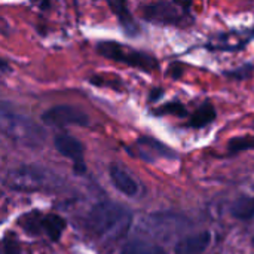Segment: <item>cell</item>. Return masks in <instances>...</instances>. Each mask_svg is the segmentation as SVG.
I'll use <instances>...</instances> for the list:
<instances>
[{
  "instance_id": "9c48e42d",
  "label": "cell",
  "mask_w": 254,
  "mask_h": 254,
  "mask_svg": "<svg viewBox=\"0 0 254 254\" xmlns=\"http://www.w3.org/2000/svg\"><path fill=\"white\" fill-rule=\"evenodd\" d=\"M65 220L61 217V216H57V214H48V216H43V220H42V231L54 241H60L63 232L65 231Z\"/></svg>"
},
{
  "instance_id": "ba28073f",
  "label": "cell",
  "mask_w": 254,
  "mask_h": 254,
  "mask_svg": "<svg viewBox=\"0 0 254 254\" xmlns=\"http://www.w3.org/2000/svg\"><path fill=\"white\" fill-rule=\"evenodd\" d=\"M109 6L112 7V10L115 12L119 24L122 25V28L129 34V36H135L138 33V25L134 19V16L131 15L127 3L124 1H109Z\"/></svg>"
},
{
  "instance_id": "8992f818",
  "label": "cell",
  "mask_w": 254,
  "mask_h": 254,
  "mask_svg": "<svg viewBox=\"0 0 254 254\" xmlns=\"http://www.w3.org/2000/svg\"><path fill=\"white\" fill-rule=\"evenodd\" d=\"M211 243V234L207 231L189 235L176 244V254H202Z\"/></svg>"
},
{
  "instance_id": "ffe728a7",
  "label": "cell",
  "mask_w": 254,
  "mask_h": 254,
  "mask_svg": "<svg viewBox=\"0 0 254 254\" xmlns=\"http://www.w3.org/2000/svg\"><path fill=\"white\" fill-rule=\"evenodd\" d=\"M253 246H254V237H253Z\"/></svg>"
},
{
  "instance_id": "4fadbf2b",
  "label": "cell",
  "mask_w": 254,
  "mask_h": 254,
  "mask_svg": "<svg viewBox=\"0 0 254 254\" xmlns=\"http://www.w3.org/2000/svg\"><path fill=\"white\" fill-rule=\"evenodd\" d=\"M42 220H43V216L39 211H33V213L24 214V217L19 219V225L25 232H28L31 235H39L40 232H43Z\"/></svg>"
},
{
  "instance_id": "d6986e66",
  "label": "cell",
  "mask_w": 254,
  "mask_h": 254,
  "mask_svg": "<svg viewBox=\"0 0 254 254\" xmlns=\"http://www.w3.org/2000/svg\"><path fill=\"white\" fill-rule=\"evenodd\" d=\"M0 71H10V65L3 60V58H0Z\"/></svg>"
},
{
  "instance_id": "52a82bcc",
  "label": "cell",
  "mask_w": 254,
  "mask_h": 254,
  "mask_svg": "<svg viewBox=\"0 0 254 254\" xmlns=\"http://www.w3.org/2000/svg\"><path fill=\"white\" fill-rule=\"evenodd\" d=\"M109 173H110L112 183L115 185V188L119 192H122L127 196H135L138 193V185H137V182L124 168H121L119 165L113 164L110 167Z\"/></svg>"
},
{
  "instance_id": "9a60e30c",
  "label": "cell",
  "mask_w": 254,
  "mask_h": 254,
  "mask_svg": "<svg viewBox=\"0 0 254 254\" xmlns=\"http://www.w3.org/2000/svg\"><path fill=\"white\" fill-rule=\"evenodd\" d=\"M138 144L140 146H144V147H149V149H152L153 152H156V153H159L162 156H171V155H174L167 146H164L162 143H159L158 140H153L150 137H141L138 140Z\"/></svg>"
},
{
  "instance_id": "5bb4252c",
  "label": "cell",
  "mask_w": 254,
  "mask_h": 254,
  "mask_svg": "<svg viewBox=\"0 0 254 254\" xmlns=\"http://www.w3.org/2000/svg\"><path fill=\"white\" fill-rule=\"evenodd\" d=\"M229 150L232 153H238L243 150H254V137L244 135V137H235L229 141Z\"/></svg>"
},
{
  "instance_id": "e0dca14e",
  "label": "cell",
  "mask_w": 254,
  "mask_h": 254,
  "mask_svg": "<svg viewBox=\"0 0 254 254\" xmlns=\"http://www.w3.org/2000/svg\"><path fill=\"white\" fill-rule=\"evenodd\" d=\"M6 254H19L18 244H16V241L12 240V238H7V240H6Z\"/></svg>"
},
{
  "instance_id": "6da1fadb",
  "label": "cell",
  "mask_w": 254,
  "mask_h": 254,
  "mask_svg": "<svg viewBox=\"0 0 254 254\" xmlns=\"http://www.w3.org/2000/svg\"><path fill=\"white\" fill-rule=\"evenodd\" d=\"M88 228L98 237L118 240L125 235L131 225V213L116 202H100L86 217Z\"/></svg>"
},
{
  "instance_id": "5b68a950",
  "label": "cell",
  "mask_w": 254,
  "mask_h": 254,
  "mask_svg": "<svg viewBox=\"0 0 254 254\" xmlns=\"http://www.w3.org/2000/svg\"><path fill=\"white\" fill-rule=\"evenodd\" d=\"M55 149L65 158L73 161V171L77 176L85 174L86 165L83 159V146L79 140L67 134H58L54 140Z\"/></svg>"
},
{
  "instance_id": "277c9868",
  "label": "cell",
  "mask_w": 254,
  "mask_h": 254,
  "mask_svg": "<svg viewBox=\"0 0 254 254\" xmlns=\"http://www.w3.org/2000/svg\"><path fill=\"white\" fill-rule=\"evenodd\" d=\"M185 4L176 3H152L141 9V15L147 21L162 22V24H176L183 21Z\"/></svg>"
},
{
  "instance_id": "8fae6325",
  "label": "cell",
  "mask_w": 254,
  "mask_h": 254,
  "mask_svg": "<svg viewBox=\"0 0 254 254\" xmlns=\"http://www.w3.org/2000/svg\"><path fill=\"white\" fill-rule=\"evenodd\" d=\"M214 119H216V110L210 101H205L201 107H198V110L190 118V127L202 128L205 125L211 124Z\"/></svg>"
},
{
  "instance_id": "7a4b0ae2",
  "label": "cell",
  "mask_w": 254,
  "mask_h": 254,
  "mask_svg": "<svg viewBox=\"0 0 254 254\" xmlns=\"http://www.w3.org/2000/svg\"><path fill=\"white\" fill-rule=\"evenodd\" d=\"M97 52L107 60L124 63L127 65L137 67L144 71H152L153 68L158 67V63L153 57H150L144 52L131 49L118 42H100L97 45Z\"/></svg>"
},
{
  "instance_id": "7c38bea8",
  "label": "cell",
  "mask_w": 254,
  "mask_h": 254,
  "mask_svg": "<svg viewBox=\"0 0 254 254\" xmlns=\"http://www.w3.org/2000/svg\"><path fill=\"white\" fill-rule=\"evenodd\" d=\"M122 254H167L159 246L146 243V241H131L124 249Z\"/></svg>"
},
{
  "instance_id": "3957f363",
  "label": "cell",
  "mask_w": 254,
  "mask_h": 254,
  "mask_svg": "<svg viewBox=\"0 0 254 254\" xmlns=\"http://www.w3.org/2000/svg\"><path fill=\"white\" fill-rule=\"evenodd\" d=\"M42 121L46 125L51 127H68V125H77V127H86L89 124L88 115L74 106H55L49 110H46L42 115Z\"/></svg>"
},
{
  "instance_id": "30bf717a",
  "label": "cell",
  "mask_w": 254,
  "mask_h": 254,
  "mask_svg": "<svg viewBox=\"0 0 254 254\" xmlns=\"http://www.w3.org/2000/svg\"><path fill=\"white\" fill-rule=\"evenodd\" d=\"M231 214L238 220H252L254 217L253 196H240L231 207Z\"/></svg>"
},
{
  "instance_id": "2e32d148",
  "label": "cell",
  "mask_w": 254,
  "mask_h": 254,
  "mask_svg": "<svg viewBox=\"0 0 254 254\" xmlns=\"http://www.w3.org/2000/svg\"><path fill=\"white\" fill-rule=\"evenodd\" d=\"M186 109L183 104L180 103H168L165 106H162L159 110H156V115H174V116H180L185 118L186 116Z\"/></svg>"
},
{
  "instance_id": "ac0fdd59",
  "label": "cell",
  "mask_w": 254,
  "mask_h": 254,
  "mask_svg": "<svg viewBox=\"0 0 254 254\" xmlns=\"http://www.w3.org/2000/svg\"><path fill=\"white\" fill-rule=\"evenodd\" d=\"M162 94H164V91H162L161 88L153 89V91L150 92V101H156V100H159V98L162 97Z\"/></svg>"
}]
</instances>
